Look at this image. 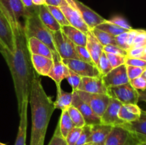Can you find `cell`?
<instances>
[{"instance_id":"cell-58","label":"cell","mask_w":146,"mask_h":145,"mask_svg":"<svg viewBox=\"0 0 146 145\" xmlns=\"http://www.w3.org/2000/svg\"><path fill=\"white\" fill-rule=\"evenodd\" d=\"M0 145H7V144L4 143H2V142H0Z\"/></svg>"},{"instance_id":"cell-11","label":"cell","mask_w":146,"mask_h":145,"mask_svg":"<svg viewBox=\"0 0 146 145\" xmlns=\"http://www.w3.org/2000/svg\"><path fill=\"white\" fill-rule=\"evenodd\" d=\"M0 42L7 52L13 53L14 41L12 29L5 14L0 7Z\"/></svg>"},{"instance_id":"cell-16","label":"cell","mask_w":146,"mask_h":145,"mask_svg":"<svg viewBox=\"0 0 146 145\" xmlns=\"http://www.w3.org/2000/svg\"><path fill=\"white\" fill-rule=\"evenodd\" d=\"M120 126L123 127L128 131L138 143L146 141V111L142 110L140 118L131 122H124Z\"/></svg>"},{"instance_id":"cell-19","label":"cell","mask_w":146,"mask_h":145,"mask_svg":"<svg viewBox=\"0 0 146 145\" xmlns=\"http://www.w3.org/2000/svg\"><path fill=\"white\" fill-rule=\"evenodd\" d=\"M31 63L34 71L39 75L48 76L54 64V60L39 55H31Z\"/></svg>"},{"instance_id":"cell-22","label":"cell","mask_w":146,"mask_h":145,"mask_svg":"<svg viewBox=\"0 0 146 145\" xmlns=\"http://www.w3.org/2000/svg\"><path fill=\"white\" fill-rule=\"evenodd\" d=\"M141 112L142 109L138 105L135 104L122 105L118 112V117L123 122H131L139 119L141 115Z\"/></svg>"},{"instance_id":"cell-26","label":"cell","mask_w":146,"mask_h":145,"mask_svg":"<svg viewBox=\"0 0 146 145\" xmlns=\"http://www.w3.org/2000/svg\"><path fill=\"white\" fill-rule=\"evenodd\" d=\"M61 31L76 45L86 47L87 41V34L86 33L70 25L62 26Z\"/></svg>"},{"instance_id":"cell-41","label":"cell","mask_w":146,"mask_h":145,"mask_svg":"<svg viewBox=\"0 0 146 145\" xmlns=\"http://www.w3.org/2000/svg\"><path fill=\"white\" fill-rule=\"evenodd\" d=\"M81 78H82L80 75H77L76 73L69 70V75L66 78V80L72 88V91H76L78 90V86L81 83Z\"/></svg>"},{"instance_id":"cell-4","label":"cell","mask_w":146,"mask_h":145,"mask_svg":"<svg viewBox=\"0 0 146 145\" xmlns=\"http://www.w3.org/2000/svg\"><path fill=\"white\" fill-rule=\"evenodd\" d=\"M108 95L119 101L123 105L135 104L139 101V91L135 90L130 82L108 88Z\"/></svg>"},{"instance_id":"cell-45","label":"cell","mask_w":146,"mask_h":145,"mask_svg":"<svg viewBox=\"0 0 146 145\" xmlns=\"http://www.w3.org/2000/svg\"><path fill=\"white\" fill-rule=\"evenodd\" d=\"M130 84L137 90H145L146 89V80L143 77L140 76L130 80Z\"/></svg>"},{"instance_id":"cell-2","label":"cell","mask_w":146,"mask_h":145,"mask_svg":"<svg viewBox=\"0 0 146 145\" xmlns=\"http://www.w3.org/2000/svg\"><path fill=\"white\" fill-rule=\"evenodd\" d=\"M38 75L34 71L29 100L31 112L29 145H44L48 123L55 110L54 102L46 93Z\"/></svg>"},{"instance_id":"cell-10","label":"cell","mask_w":146,"mask_h":145,"mask_svg":"<svg viewBox=\"0 0 146 145\" xmlns=\"http://www.w3.org/2000/svg\"><path fill=\"white\" fill-rule=\"evenodd\" d=\"M72 2L90 30L96 27L106 20L98 13L96 12L92 9L88 7L79 0H72Z\"/></svg>"},{"instance_id":"cell-38","label":"cell","mask_w":146,"mask_h":145,"mask_svg":"<svg viewBox=\"0 0 146 145\" xmlns=\"http://www.w3.org/2000/svg\"><path fill=\"white\" fill-rule=\"evenodd\" d=\"M76 53L78 54V57H79L80 60L85 62L91 63L92 65H96L94 64V61H93L92 58H91V55H90L89 52L87 50L86 47L85 46H79V45H76Z\"/></svg>"},{"instance_id":"cell-55","label":"cell","mask_w":146,"mask_h":145,"mask_svg":"<svg viewBox=\"0 0 146 145\" xmlns=\"http://www.w3.org/2000/svg\"><path fill=\"white\" fill-rule=\"evenodd\" d=\"M141 59H143V60H144V61H146V53L145 54H144L143 55L142 57H141Z\"/></svg>"},{"instance_id":"cell-51","label":"cell","mask_w":146,"mask_h":145,"mask_svg":"<svg viewBox=\"0 0 146 145\" xmlns=\"http://www.w3.org/2000/svg\"><path fill=\"white\" fill-rule=\"evenodd\" d=\"M32 2L35 6H41L45 4V0H32Z\"/></svg>"},{"instance_id":"cell-54","label":"cell","mask_w":146,"mask_h":145,"mask_svg":"<svg viewBox=\"0 0 146 145\" xmlns=\"http://www.w3.org/2000/svg\"><path fill=\"white\" fill-rule=\"evenodd\" d=\"M138 144V145H146V141H143V142H139Z\"/></svg>"},{"instance_id":"cell-6","label":"cell","mask_w":146,"mask_h":145,"mask_svg":"<svg viewBox=\"0 0 146 145\" xmlns=\"http://www.w3.org/2000/svg\"><path fill=\"white\" fill-rule=\"evenodd\" d=\"M76 92L81 100L86 103L94 113L101 118L108 107L110 97L104 94L89 93L81 90H76Z\"/></svg>"},{"instance_id":"cell-23","label":"cell","mask_w":146,"mask_h":145,"mask_svg":"<svg viewBox=\"0 0 146 145\" xmlns=\"http://www.w3.org/2000/svg\"><path fill=\"white\" fill-rule=\"evenodd\" d=\"M86 34L87 41L86 47L89 52L94 64L96 65L101 53L104 52V46L96 38L91 30H90Z\"/></svg>"},{"instance_id":"cell-52","label":"cell","mask_w":146,"mask_h":145,"mask_svg":"<svg viewBox=\"0 0 146 145\" xmlns=\"http://www.w3.org/2000/svg\"><path fill=\"white\" fill-rule=\"evenodd\" d=\"M6 52H7V51H6V50L4 49V48L3 47L2 44H1V42H0V53L3 55Z\"/></svg>"},{"instance_id":"cell-12","label":"cell","mask_w":146,"mask_h":145,"mask_svg":"<svg viewBox=\"0 0 146 145\" xmlns=\"http://www.w3.org/2000/svg\"><path fill=\"white\" fill-rule=\"evenodd\" d=\"M123 104L114 98H110L109 103L102 116L101 124L111 126H120L124 122L118 117V112Z\"/></svg>"},{"instance_id":"cell-40","label":"cell","mask_w":146,"mask_h":145,"mask_svg":"<svg viewBox=\"0 0 146 145\" xmlns=\"http://www.w3.org/2000/svg\"><path fill=\"white\" fill-rule=\"evenodd\" d=\"M106 54L107 58L109 60L113 68H115L116 67L125 64V58L126 57L119 55H115V54L113 53H106Z\"/></svg>"},{"instance_id":"cell-32","label":"cell","mask_w":146,"mask_h":145,"mask_svg":"<svg viewBox=\"0 0 146 145\" xmlns=\"http://www.w3.org/2000/svg\"><path fill=\"white\" fill-rule=\"evenodd\" d=\"M67 112H68V114L71 119L74 122L75 127H84L85 126L86 122L84 119V117H83V115H81V113L77 108L71 105L67 109Z\"/></svg>"},{"instance_id":"cell-24","label":"cell","mask_w":146,"mask_h":145,"mask_svg":"<svg viewBox=\"0 0 146 145\" xmlns=\"http://www.w3.org/2000/svg\"><path fill=\"white\" fill-rule=\"evenodd\" d=\"M27 45L31 55H39L54 60V54L48 45L36 38L27 39Z\"/></svg>"},{"instance_id":"cell-48","label":"cell","mask_w":146,"mask_h":145,"mask_svg":"<svg viewBox=\"0 0 146 145\" xmlns=\"http://www.w3.org/2000/svg\"><path fill=\"white\" fill-rule=\"evenodd\" d=\"M24 5L25 6L27 11H31L36 7L32 2V0H21Z\"/></svg>"},{"instance_id":"cell-28","label":"cell","mask_w":146,"mask_h":145,"mask_svg":"<svg viewBox=\"0 0 146 145\" xmlns=\"http://www.w3.org/2000/svg\"><path fill=\"white\" fill-rule=\"evenodd\" d=\"M139 29H133L129 30L125 33L120 34V35L115 36V41L118 46L121 47L123 49L128 51L131 47L135 38V36L137 35Z\"/></svg>"},{"instance_id":"cell-9","label":"cell","mask_w":146,"mask_h":145,"mask_svg":"<svg viewBox=\"0 0 146 145\" xmlns=\"http://www.w3.org/2000/svg\"><path fill=\"white\" fill-rule=\"evenodd\" d=\"M138 144V140L121 126L113 127L104 145H134Z\"/></svg>"},{"instance_id":"cell-39","label":"cell","mask_w":146,"mask_h":145,"mask_svg":"<svg viewBox=\"0 0 146 145\" xmlns=\"http://www.w3.org/2000/svg\"><path fill=\"white\" fill-rule=\"evenodd\" d=\"M91 125H85L84 127H82L81 134H80L79 138H78L76 145H84L86 143H88L89 138L91 136Z\"/></svg>"},{"instance_id":"cell-7","label":"cell","mask_w":146,"mask_h":145,"mask_svg":"<svg viewBox=\"0 0 146 145\" xmlns=\"http://www.w3.org/2000/svg\"><path fill=\"white\" fill-rule=\"evenodd\" d=\"M58 7L64 13L70 26L78 28L86 34L90 31V28L82 19L78 10L74 7L72 0H62Z\"/></svg>"},{"instance_id":"cell-37","label":"cell","mask_w":146,"mask_h":145,"mask_svg":"<svg viewBox=\"0 0 146 145\" xmlns=\"http://www.w3.org/2000/svg\"><path fill=\"white\" fill-rule=\"evenodd\" d=\"M81 130H82V127H75L68 132L66 137L65 138L68 145H76L81 134Z\"/></svg>"},{"instance_id":"cell-25","label":"cell","mask_w":146,"mask_h":145,"mask_svg":"<svg viewBox=\"0 0 146 145\" xmlns=\"http://www.w3.org/2000/svg\"><path fill=\"white\" fill-rule=\"evenodd\" d=\"M38 15L41 22L51 31L55 32L61 29V25L54 18L46 4L38 6Z\"/></svg>"},{"instance_id":"cell-53","label":"cell","mask_w":146,"mask_h":145,"mask_svg":"<svg viewBox=\"0 0 146 145\" xmlns=\"http://www.w3.org/2000/svg\"><path fill=\"white\" fill-rule=\"evenodd\" d=\"M141 76L143 77V78L146 80V68H145V70H144L143 72V74H142V75H141Z\"/></svg>"},{"instance_id":"cell-43","label":"cell","mask_w":146,"mask_h":145,"mask_svg":"<svg viewBox=\"0 0 146 145\" xmlns=\"http://www.w3.org/2000/svg\"><path fill=\"white\" fill-rule=\"evenodd\" d=\"M108 21L109 22L112 23V24H115V25L121 27V28L128 30V31L133 29V27L130 25L128 21L125 18H124L123 17L120 16H115L112 17L111 19L108 20Z\"/></svg>"},{"instance_id":"cell-56","label":"cell","mask_w":146,"mask_h":145,"mask_svg":"<svg viewBox=\"0 0 146 145\" xmlns=\"http://www.w3.org/2000/svg\"><path fill=\"white\" fill-rule=\"evenodd\" d=\"M84 145H97V144H94V143H91V142H88V143H86Z\"/></svg>"},{"instance_id":"cell-21","label":"cell","mask_w":146,"mask_h":145,"mask_svg":"<svg viewBox=\"0 0 146 145\" xmlns=\"http://www.w3.org/2000/svg\"><path fill=\"white\" fill-rule=\"evenodd\" d=\"M69 75V69L61 61H54L48 77L53 80L56 85V88H61V82Z\"/></svg>"},{"instance_id":"cell-13","label":"cell","mask_w":146,"mask_h":145,"mask_svg":"<svg viewBox=\"0 0 146 145\" xmlns=\"http://www.w3.org/2000/svg\"><path fill=\"white\" fill-rule=\"evenodd\" d=\"M102 79L107 88L128 83L130 80L127 75L126 65L123 64L113 68L109 72L102 77Z\"/></svg>"},{"instance_id":"cell-33","label":"cell","mask_w":146,"mask_h":145,"mask_svg":"<svg viewBox=\"0 0 146 145\" xmlns=\"http://www.w3.org/2000/svg\"><path fill=\"white\" fill-rule=\"evenodd\" d=\"M96 67L98 68L101 76H104L113 69L109 60L107 58L105 52H103L98 59Z\"/></svg>"},{"instance_id":"cell-18","label":"cell","mask_w":146,"mask_h":145,"mask_svg":"<svg viewBox=\"0 0 146 145\" xmlns=\"http://www.w3.org/2000/svg\"><path fill=\"white\" fill-rule=\"evenodd\" d=\"M91 133L88 142H91L97 145L105 144L106 141L112 129L113 126L98 124L91 125Z\"/></svg>"},{"instance_id":"cell-20","label":"cell","mask_w":146,"mask_h":145,"mask_svg":"<svg viewBox=\"0 0 146 145\" xmlns=\"http://www.w3.org/2000/svg\"><path fill=\"white\" fill-rule=\"evenodd\" d=\"M29 101H24L21 105V112L19 114L20 116L19 125L18 133L14 145H26L27 130V108Z\"/></svg>"},{"instance_id":"cell-1","label":"cell","mask_w":146,"mask_h":145,"mask_svg":"<svg viewBox=\"0 0 146 145\" xmlns=\"http://www.w3.org/2000/svg\"><path fill=\"white\" fill-rule=\"evenodd\" d=\"M4 13L12 29L14 51L13 53L6 52L3 57L8 65L12 76L18 105V112L19 114L23 102L29 100L34 70L31 63V54L29 51L24 26H22L20 21H15L4 11Z\"/></svg>"},{"instance_id":"cell-8","label":"cell","mask_w":146,"mask_h":145,"mask_svg":"<svg viewBox=\"0 0 146 145\" xmlns=\"http://www.w3.org/2000/svg\"><path fill=\"white\" fill-rule=\"evenodd\" d=\"M61 61L77 75L83 77H102L96 65L79 59H61Z\"/></svg>"},{"instance_id":"cell-34","label":"cell","mask_w":146,"mask_h":145,"mask_svg":"<svg viewBox=\"0 0 146 145\" xmlns=\"http://www.w3.org/2000/svg\"><path fill=\"white\" fill-rule=\"evenodd\" d=\"M47 8L49 10L51 14L54 17L57 22L61 25V26H69V23L67 21L66 18L64 16V13L62 12L58 7H54V6H47Z\"/></svg>"},{"instance_id":"cell-47","label":"cell","mask_w":146,"mask_h":145,"mask_svg":"<svg viewBox=\"0 0 146 145\" xmlns=\"http://www.w3.org/2000/svg\"><path fill=\"white\" fill-rule=\"evenodd\" d=\"M144 48H133L127 51V57L141 58L144 55Z\"/></svg>"},{"instance_id":"cell-35","label":"cell","mask_w":146,"mask_h":145,"mask_svg":"<svg viewBox=\"0 0 146 145\" xmlns=\"http://www.w3.org/2000/svg\"><path fill=\"white\" fill-rule=\"evenodd\" d=\"M146 45V30L139 29L130 48H144Z\"/></svg>"},{"instance_id":"cell-5","label":"cell","mask_w":146,"mask_h":145,"mask_svg":"<svg viewBox=\"0 0 146 145\" xmlns=\"http://www.w3.org/2000/svg\"><path fill=\"white\" fill-rule=\"evenodd\" d=\"M54 45L61 59H79L76 50V45L62 31L52 32Z\"/></svg>"},{"instance_id":"cell-36","label":"cell","mask_w":146,"mask_h":145,"mask_svg":"<svg viewBox=\"0 0 146 145\" xmlns=\"http://www.w3.org/2000/svg\"><path fill=\"white\" fill-rule=\"evenodd\" d=\"M48 145H68L66 139L61 134L58 124H57V126L56 127L55 131H54L52 138H51V141Z\"/></svg>"},{"instance_id":"cell-31","label":"cell","mask_w":146,"mask_h":145,"mask_svg":"<svg viewBox=\"0 0 146 145\" xmlns=\"http://www.w3.org/2000/svg\"><path fill=\"white\" fill-rule=\"evenodd\" d=\"M96 28H98V29L101 30V31H106V32L108 33V34L113 36H117L128 31V30L121 28V27L115 25V24L109 22L108 20H105L104 22L97 26Z\"/></svg>"},{"instance_id":"cell-14","label":"cell","mask_w":146,"mask_h":145,"mask_svg":"<svg viewBox=\"0 0 146 145\" xmlns=\"http://www.w3.org/2000/svg\"><path fill=\"white\" fill-rule=\"evenodd\" d=\"M77 90L108 95V88L104 84L102 77H83Z\"/></svg>"},{"instance_id":"cell-30","label":"cell","mask_w":146,"mask_h":145,"mask_svg":"<svg viewBox=\"0 0 146 145\" xmlns=\"http://www.w3.org/2000/svg\"><path fill=\"white\" fill-rule=\"evenodd\" d=\"M91 31L96 36V38L98 40V41L102 44L103 46L108 45H117L116 41H115V36L111 35L106 31H101V30L98 29L96 27L91 29Z\"/></svg>"},{"instance_id":"cell-17","label":"cell","mask_w":146,"mask_h":145,"mask_svg":"<svg viewBox=\"0 0 146 145\" xmlns=\"http://www.w3.org/2000/svg\"><path fill=\"white\" fill-rule=\"evenodd\" d=\"M0 7L3 11L15 21H20L24 17L27 11L21 0H0Z\"/></svg>"},{"instance_id":"cell-59","label":"cell","mask_w":146,"mask_h":145,"mask_svg":"<svg viewBox=\"0 0 146 145\" xmlns=\"http://www.w3.org/2000/svg\"><path fill=\"white\" fill-rule=\"evenodd\" d=\"M136 145H138V144H136Z\"/></svg>"},{"instance_id":"cell-3","label":"cell","mask_w":146,"mask_h":145,"mask_svg":"<svg viewBox=\"0 0 146 145\" xmlns=\"http://www.w3.org/2000/svg\"><path fill=\"white\" fill-rule=\"evenodd\" d=\"M24 18V31L27 39L36 38L48 45L54 54V61H61L56 49L52 31L41 22L38 15V6L31 11H27Z\"/></svg>"},{"instance_id":"cell-27","label":"cell","mask_w":146,"mask_h":145,"mask_svg":"<svg viewBox=\"0 0 146 145\" xmlns=\"http://www.w3.org/2000/svg\"><path fill=\"white\" fill-rule=\"evenodd\" d=\"M73 100V91L72 92H66L62 88H57V95L56 100L54 102L55 109H61L63 110H67L68 107L72 105Z\"/></svg>"},{"instance_id":"cell-57","label":"cell","mask_w":146,"mask_h":145,"mask_svg":"<svg viewBox=\"0 0 146 145\" xmlns=\"http://www.w3.org/2000/svg\"><path fill=\"white\" fill-rule=\"evenodd\" d=\"M144 53H146V45L145 47H144Z\"/></svg>"},{"instance_id":"cell-50","label":"cell","mask_w":146,"mask_h":145,"mask_svg":"<svg viewBox=\"0 0 146 145\" xmlns=\"http://www.w3.org/2000/svg\"><path fill=\"white\" fill-rule=\"evenodd\" d=\"M139 100L146 102V89L139 92Z\"/></svg>"},{"instance_id":"cell-42","label":"cell","mask_w":146,"mask_h":145,"mask_svg":"<svg viewBox=\"0 0 146 145\" xmlns=\"http://www.w3.org/2000/svg\"><path fill=\"white\" fill-rule=\"evenodd\" d=\"M126 70L128 79H129V80H133L135 78L141 76L145 68L131 66V65H126Z\"/></svg>"},{"instance_id":"cell-46","label":"cell","mask_w":146,"mask_h":145,"mask_svg":"<svg viewBox=\"0 0 146 145\" xmlns=\"http://www.w3.org/2000/svg\"><path fill=\"white\" fill-rule=\"evenodd\" d=\"M125 64L126 65L131 66L140 67V68H146V61L141 58H125Z\"/></svg>"},{"instance_id":"cell-29","label":"cell","mask_w":146,"mask_h":145,"mask_svg":"<svg viewBox=\"0 0 146 145\" xmlns=\"http://www.w3.org/2000/svg\"><path fill=\"white\" fill-rule=\"evenodd\" d=\"M58 125L59 126L60 131L64 138L66 137L68 132L74 127H75L74 122L70 118L67 110L61 111V115L60 116L59 120L58 122Z\"/></svg>"},{"instance_id":"cell-49","label":"cell","mask_w":146,"mask_h":145,"mask_svg":"<svg viewBox=\"0 0 146 145\" xmlns=\"http://www.w3.org/2000/svg\"><path fill=\"white\" fill-rule=\"evenodd\" d=\"M62 0H45V4L47 6L59 7Z\"/></svg>"},{"instance_id":"cell-15","label":"cell","mask_w":146,"mask_h":145,"mask_svg":"<svg viewBox=\"0 0 146 145\" xmlns=\"http://www.w3.org/2000/svg\"><path fill=\"white\" fill-rule=\"evenodd\" d=\"M72 106L79 110L84 117L86 125H94L101 124V118L97 116L91 108L86 103L82 101L77 94L76 91H73Z\"/></svg>"},{"instance_id":"cell-44","label":"cell","mask_w":146,"mask_h":145,"mask_svg":"<svg viewBox=\"0 0 146 145\" xmlns=\"http://www.w3.org/2000/svg\"><path fill=\"white\" fill-rule=\"evenodd\" d=\"M104 52L127 57V51L116 45H108L104 46Z\"/></svg>"}]
</instances>
